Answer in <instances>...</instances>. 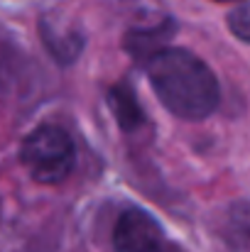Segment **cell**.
Here are the masks:
<instances>
[{
	"label": "cell",
	"mask_w": 250,
	"mask_h": 252,
	"mask_svg": "<svg viewBox=\"0 0 250 252\" xmlns=\"http://www.w3.org/2000/svg\"><path fill=\"white\" fill-rule=\"evenodd\" d=\"M20 159L35 181L59 184L74 171L76 147L69 132L59 125H39L25 137Z\"/></svg>",
	"instance_id": "cell-2"
},
{
	"label": "cell",
	"mask_w": 250,
	"mask_h": 252,
	"mask_svg": "<svg viewBox=\"0 0 250 252\" xmlns=\"http://www.w3.org/2000/svg\"><path fill=\"white\" fill-rule=\"evenodd\" d=\"M228 30L238 39H243V42L250 44V2L238 5L236 10H231V15H228Z\"/></svg>",
	"instance_id": "cell-6"
},
{
	"label": "cell",
	"mask_w": 250,
	"mask_h": 252,
	"mask_svg": "<svg viewBox=\"0 0 250 252\" xmlns=\"http://www.w3.org/2000/svg\"><path fill=\"white\" fill-rule=\"evenodd\" d=\"M218 235L228 252H250V201H236L226 208Z\"/></svg>",
	"instance_id": "cell-4"
},
{
	"label": "cell",
	"mask_w": 250,
	"mask_h": 252,
	"mask_svg": "<svg viewBox=\"0 0 250 252\" xmlns=\"http://www.w3.org/2000/svg\"><path fill=\"white\" fill-rule=\"evenodd\" d=\"M108 105H110V110L123 130H135L145 123V113H143L135 93L128 86H115L108 93Z\"/></svg>",
	"instance_id": "cell-5"
},
{
	"label": "cell",
	"mask_w": 250,
	"mask_h": 252,
	"mask_svg": "<svg viewBox=\"0 0 250 252\" xmlns=\"http://www.w3.org/2000/svg\"><path fill=\"white\" fill-rule=\"evenodd\" d=\"M218 2H233V0H218Z\"/></svg>",
	"instance_id": "cell-7"
},
{
	"label": "cell",
	"mask_w": 250,
	"mask_h": 252,
	"mask_svg": "<svg viewBox=\"0 0 250 252\" xmlns=\"http://www.w3.org/2000/svg\"><path fill=\"white\" fill-rule=\"evenodd\" d=\"M113 248L118 252H167L165 230L147 211L128 208L115 220Z\"/></svg>",
	"instance_id": "cell-3"
},
{
	"label": "cell",
	"mask_w": 250,
	"mask_h": 252,
	"mask_svg": "<svg viewBox=\"0 0 250 252\" xmlns=\"http://www.w3.org/2000/svg\"><path fill=\"white\" fill-rule=\"evenodd\" d=\"M152 91L169 113L184 120H204L218 108L221 88L214 71L191 52L162 47L145 62Z\"/></svg>",
	"instance_id": "cell-1"
}]
</instances>
